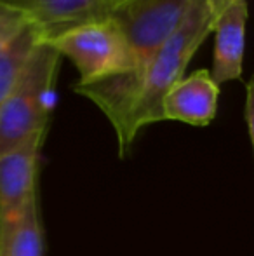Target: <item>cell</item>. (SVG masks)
<instances>
[{"label": "cell", "mask_w": 254, "mask_h": 256, "mask_svg": "<svg viewBox=\"0 0 254 256\" xmlns=\"http://www.w3.org/2000/svg\"><path fill=\"white\" fill-rule=\"evenodd\" d=\"M214 20L209 0H193L180 28L139 70L71 88L108 118L115 131L120 157L131 152L143 129L164 120V96L183 77L193 54L213 34Z\"/></svg>", "instance_id": "obj_1"}, {"label": "cell", "mask_w": 254, "mask_h": 256, "mask_svg": "<svg viewBox=\"0 0 254 256\" xmlns=\"http://www.w3.org/2000/svg\"><path fill=\"white\" fill-rule=\"evenodd\" d=\"M59 66L61 56L51 46L40 42L28 60L19 80L0 103V155L49 128Z\"/></svg>", "instance_id": "obj_2"}, {"label": "cell", "mask_w": 254, "mask_h": 256, "mask_svg": "<svg viewBox=\"0 0 254 256\" xmlns=\"http://www.w3.org/2000/svg\"><path fill=\"white\" fill-rule=\"evenodd\" d=\"M44 44L73 63L78 72L77 84H92L134 68L131 48L112 18L78 24Z\"/></svg>", "instance_id": "obj_3"}, {"label": "cell", "mask_w": 254, "mask_h": 256, "mask_svg": "<svg viewBox=\"0 0 254 256\" xmlns=\"http://www.w3.org/2000/svg\"><path fill=\"white\" fill-rule=\"evenodd\" d=\"M193 0H120L112 18L126 37L134 56L136 72L180 28Z\"/></svg>", "instance_id": "obj_4"}, {"label": "cell", "mask_w": 254, "mask_h": 256, "mask_svg": "<svg viewBox=\"0 0 254 256\" xmlns=\"http://www.w3.org/2000/svg\"><path fill=\"white\" fill-rule=\"evenodd\" d=\"M47 129L0 155V225L16 218L38 192V168Z\"/></svg>", "instance_id": "obj_5"}, {"label": "cell", "mask_w": 254, "mask_h": 256, "mask_svg": "<svg viewBox=\"0 0 254 256\" xmlns=\"http://www.w3.org/2000/svg\"><path fill=\"white\" fill-rule=\"evenodd\" d=\"M120 0H0L19 10L37 30L40 42L78 24L108 18Z\"/></svg>", "instance_id": "obj_6"}, {"label": "cell", "mask_w": 254, "mask_h": 256, "mask_svg": "<svg viewBox=\"0 0 254 256\" xmlns=\"http://www.w3.org/2000/svg\"><path fill=\"white\" fill-rule=\"evenodd\" d=\"M220 100V86L209 70H195L183 75L162 100L164 120L183 122L195 128H206L214 120Z\"/></svg>", "instance_id": "obj_7"}, {"label": "cell", "mask_w": 254, "mask_h": 256, "mask_svg": "<svg viewBox=\"0 0 254 256\" xmlns=\"http://www.w3.org/2000/svg\"><path fill=\"white\" fill-rule=\"evenodd\" d=\"M246 23H248V0H237L230 4L214 20V58L213 70H209V74L218 86L242 78Z\"/></svg>", "instance_id": "obj_8"}, {"label": "cell", "mask_w": 254, "mask_h": 256, "mask_svg": "<svg viewBox=\"0 0 254 256\" xmlns=\"http://www.w3.org/2000/svg\"><path fill=\"white\" fill-rule=\"evenodd\" d=\"M45 239L38 192L14 220L0 225V256H44Z\"/></svg>", "instance_id": "obj_9"}, {"label": "cell", "mask_w": 254, "mask_h": 256, "mask_svg": "<svg viewBox=\"0 0 254 256\" xmlns=\"http://www.w3.org/2000/svg\"><path fill=\"white\" fill-rule=\"evenodd\" d=\"M38 44H40V38H38L37 30L31 24H28L17 35L16 40L0 54V103L7 98V94L19 80L28 60Z\"/></svg>", "instance_id": "obj_10"}, {"label": "cell", "mask_w": 254, "mask_h": 256, "mask_svg": "<svg viewBox=\"0 0 254 256\" xmlns=\"http://www.w3.org/2000/svg\"><path fill=\"white\" fill-rule=\"evenodd\" d=\"M28 26V21L19 10L0 4V54L17 38Z\"/></svg>", "instance_id": "obj_11"}, {"label": "cell", "mask_w": 254, "mask_h": 256, "mask_svg": "<svg viewBox=\"0 0 254 256\" xmlns=\"http://www.w3.org/2000/svg\"><path fill=\"white\" fill-rule=\"evenodd\" d=\"M246 126H248L249 138L253 142V80L248 82L246 86V110H244Z\"/></svg>", "instance_id": "obj_12"}]
</instances>
